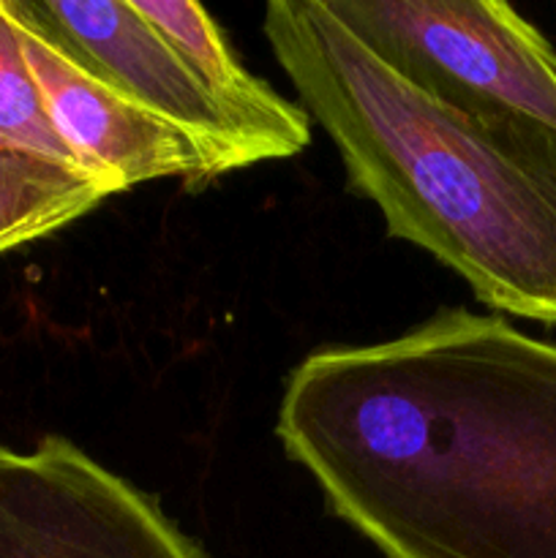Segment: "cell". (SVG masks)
<instances>
[{
	"mask_svg": "<svg viewBox=\"0 0 556 558\" xmlns=\"http://www.w3.org/2000/svg\"><path fill=\"white\" fill-rule=\"evenodd\" d=\"M0 142L82 169L49 123L44 98L22 52L20 33L3 0H0Z\"/></svg>",
	"mask_w": 556,
	"mask_h": 558,
	"instance_id": "9c48e42d",
	"label": "cell"
},
{
	"mask_svg": "<svg viewBox=\"0 0 556 558\" xmlns=\"http://www.w3.org/2000/svg\"><path fill=\"white\" fill-rule=\"evenodd\" d=\"M5 9L47 41H52L71 63L112 87L140 107L183 125L191 134L218 147L249 156L229 140L221 120L191 71L153 22L134 9V0H3Z\"/></svg>",
	"mask_w": 556,
	"mask_h": 558,
	"instance_id": "8992f818",
	"label": "cell"
},
{
	"mask_svg": "<svg viewBox=\"0 0 556 558\" xmlns=\"http://www.w3.org/2000/svg\"><path fill=\"white\" fill-rule=\"evenodd\" d=\"M398 76L463 112L556 129V49L501 0H327Z\"/></svg>",
	"mask_w": 556,
	"mask_h": 558,
	"instance_id": "3957f363",
	"label": "cell"
},
{
	"mask_svg": "<svg viewBox=\"0 0 556 558\" xmlns=\"http://www.w3.org/2000/svg\"><path fill=\"white\" fill-rule=\"evenodd\" d=\"M112 194L96 174L0 142V256L49 238Z\"/></svg>",
	"mask_w": 556,
	"mask_h": 558,
	"instance_id": "ba28073f",
	"label": "cell"
},
{
	"mask_svg": "<svg viewBox=\"0 0 556 558\" xmlns=\"http://www.w3.org/2000/svg\"><path fill=\"white\" fill-rule=\"evenodd\" d=\"M262 27L387 234L456 270L488 308L556 325V129L436 101L327 0H273Z\"/></svg>",
	"mask_w": 556,
	"mask_h": 558,
	"instance_id": "7a4b0ae2",
	"label": "cell"
},
{
	"mask_svg": "<svg viewBox=\"0 0 556 558\" xmlns=\"http://www.w3.org/2000/svg\"><path fill=\"white\" fill-rule=\"evenodd\" d=\"M11 20L55 134L85 172L107 180L118 194L150 180H183L189 189H202L245 167L234 150L120 96L71 63L36 27L14 14Z\"/></svg>",
	"mask_w": 556,
	"mask_h": 558,
	"instance_id": "5b68a950",
	"label": "cell"
},
{
	"mask_svg": "<svg viewBox=\"0 0 556 558\" xmlns=\"http://www.w3.org/2000/svg\"><path fill=\"white\" fill-rule=\"evenodd\" d=\"M134 9L161 31L191 71L202 96L251 163L292 158L311 142V118L249 74L221 27L194 0H134Z\"/></svg>",
	"mask_w": 556,
	"mask_h": 558,
	"instance_id": "52a82bcc",
	"label": "cell"
},
{
	"mask_svg": "<svg viewBox=\"0 0 556 558\" xmlns=\"http://www.w3.org/2000/svg\"><path fill=\"white\" fill-rule=\"evenodd\" d=\"M276 434L382 558H556V347L499 316L316 349Z\"/></svg>",
	"mask_w": 556,
	"mask_h": 558,
	"instance_id": "6da1fadb",
	"label": "cell"
},
{
	"mask_svg": "<svg viewBox=\"0 0 556 558\" xmlns=\"http://www.w3.org/2000/svg\"><path fill=\"white\" fill-rule=\"evenodd\" d=\"M0 558H207L140 488L65 436L0 441Z\"/></svg>",
	"mask_w": 556,
	"mask_h": 558,
	"instance_id": "277c9868",
	"label": "cell"
}]
</instances>
